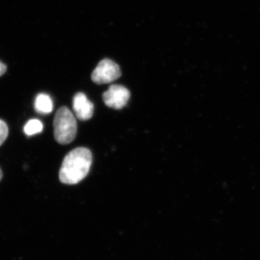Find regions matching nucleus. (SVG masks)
<instances>
[{"mask_svg":"<svg viewBox=\"0 0 260 260\" xmlns=\"http://www.w3.org/2000/svg\"><path fill=\"white\" fill-rule=\"evenodd\" d=\"M7 71V66L4 64V63L0 61V77L3 76V75L6 73Z\"/></svg>","mask_w":260,"mask_h":260,"instance_id":"9","label":"nucleus"},{"mask_svg":"<svg viewBox=\"0 0 260 260\" xmlns=\"http://www.w3.org/2000/svg\"><path fill=\"white\" fill-rule=\"evenodd\" d=\"M43 124L39 119H31L29 120L24 126V132L28 136L37 135L42 133L43 130Z\"/></svg>","mask_w":260,"mask_h":260,"instance_id":"7","label":"nucleus"},{"mask_svg":"<svg viewBox=\"0 0 260 260\" xmlns=\"http://www.w3.org/2000/svg\"><path fill=\"white\" fill-rule=\"evenodd\" d=\"M8 133H9V129H8L6 123L0 119V146L3 145L8 138Z\"/></svg>","mask_w":260,"mask_h":260,"instance_id":"8","label":"nucleus"},{"mask_svg":"<svg viewBox=\"0 0 260 260\" xmlns=\"http://www.w3.org/2000/svg\"><path fill=\"white\" fill-rule=\"evenodd\" d=\"M103 101L107 107L119 110L125 107L129 102L130 92L120 85H112L107 91L103 93Z\"/></svg>","mask_w":260,"mask_h":260,"instance_id":"4","label":"nucleus"},{"mask_svg":"<svg viewBox=\"0 0 260 260\" xmlns=\"http://www.w3.org/2000/svg\"><path fill=\"white\" fill-rule=\"evenodd\" d=\"M92 153L86 148H78L65 156L59 170V180L65 184H76L88 175L91 167Z\"/></svg>","mask_w":260,"mask_h":260,"instance_id":"1","label":"nucleus"},{"mask_svg":"<svg viewBox=\"0 0 260 260\" xmlns=\"http://www.w3.org/2000/svg\"><path fill=\"white\" fill-rule=\"evenodd\" d=\"M121 75L120 68L114 61L104 59L101 61L93 70L91 79L98 85L112 83Z\"/></svg>","mask_w":260,"mask_h":260,"instance_id":"3","label":"nucleus"},{"mask_svg":"<svg viewBox=\"0 0 260 260\" xmlns=\"http://www.w3.org/2000/svg\"><path fill=\"white\" fill-rule=\"evenodd\" d=\"M34 108L39 114H50L53 110V102L51 97L46 93H39L36 98Z\"/></svg>","mask_w":260,"mask_h":260,"instance_id":"6","label":"nucleus"},{"mask_svg":"<svg viewBox=\"0 0 260 260\" xmlns=\"http://www.w3.org/2000/svg\"><path fill=\"white\" fill-rule=\"evenodd\" d=\"M73 110L78 119L87 121L91 119L93 114L94 106L83 93H78L73 98Z\"/></svg>","mask_w":260,"mask_h":260,"instance_id":"5","label":"nucleus"},{"mask_svg":"<svg viewBox=\"0 0 260 260\" xmlns=\"http://www.w3.org/2000/svg\"><path fill=\"white\" fill-rule=\"evenodd\" d=\"M3 179V172H2L1 169H0V181Z\"/></svg>","mask_w":260,"mask_h":260,"instance_id":"10","label":"nucleus"},{"mask_svg":"<svg viewBox=\"0 0 260 260\" xmlns=\"http://www.w3.org/2000/svg\"><path fill=\"white\" fill-rule=\"evenodd\" d=\"M77 121L68 107L58 109L54 119V138L61 145H68L75 140L77 134Z\"/></svg>","mask_w":260,"mask_h":260,"instance_id":"2","label":"nucleus"}]
</instances>
